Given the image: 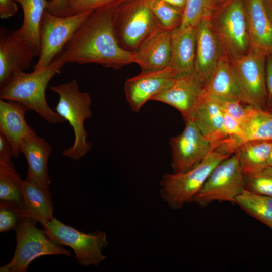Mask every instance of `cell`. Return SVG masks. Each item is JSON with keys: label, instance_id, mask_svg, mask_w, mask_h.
Here are the masks:
<instances>
[{"label": "cell", "instance_id": "cell-1", "mask_svg": "<svg viewBox=\"0 0 272 272\" xmlns=\"http://www.w3.org/2000/svg\"><path fill=\"white\" fill-rule=\"evenodd\" d=\"M117 8L94 11L75 32L59 57L66 64L96 63L114 69L136 63V52L123 49L116 36L114 21Z\"/></svg>", "mask_w": 272, "mask_h": 272}, {"label": "cell", "instance_id": "cell-2", "mask_svg": "<svg viewBox=\"0 0 272 272\" xmlns=\"http://www.w3.org/2000/svg\"><path fill=\"white\" fill-rule=\"evenodd\" d=\"M65 64L58 56L45 67L30 73L16 72L11 80L1 88L0 99L20 103L50 124L63 122L65 120L49 106L45 93L49 81Z\"/></svg>", "mask_w": 272, "mask_h": 272}, {"label": "cell", "instance_id": "cell-3", "mask_svg": "<svg viewBox=\"0 0 272 272\" xmlns=\"http://www.w3.org/2000/svg\"><path fill=\"white\" fill-rule=\"evenodd\" d=\"M232 155L227 147L221 144L194 168L182 173H164L160 183L161 198L174 210L193 202L215 167Z\"/></svg>", "mask_w": 272, "mask_h": 272}, {"label": "cell", "instance_id": "cell-4", "mask_svg": "<svg viewBox=\"0 0 272 272\" xmlns=\"http://www.w3.org/2000/svg\"><path fill=\"white\" fill-rule=\"evenodd\" d=\"M50 89L59 96L57 105L53 109L68 121L74 133L73 145L63 150V155L77 161L92 148L84 126L85 121L92 117L91 97L88 92L80 91L76 80L51 86Z\"/></svg>", "mask_w": 272, "mask_h": 272}, {"label": "cell", "instance_id": "cell-5", "mask_svg": "<svg viewBox=\"0 0 272 272\" xmlns=\"http://www.w3.org/2000/svg\"><path fill=\"white\" fill-rule=\"evenodd\" d=\"M36 223L25 216L15 228L17 244L14 256L0 267L1 272H25L32 261L43 255H71L70 250L50 238L44 229H38Z\"/></svg>", "mask_w": 272, "mask_h": 272}, {"label": "cell", "instance_id": "cell-6", "mask_svg": "<svg viewBox=\"0 0 272 272\" xmlns=\"http://www.w3.org/2000/svg\"><path fill=\"white\" fill-rule=\"evenodd\" d=\"M40 224L50 238L72 249L80 265L97 266L106 259L103 249L109 245V242L104 231L97 230L85 233L54 217Z\"/></svg>", "mask_w": 272, "mask_h": 272}, {"label": "cell", "instance_id": "cell-7", "mask_svg": "<svg viewBox=\"0 0 272 272\" xmlns=\"http://www.w3.org/2000/svg\"><path fill=\"white\" fill-rule=\"evenodd\" d=\"M94 11L58 16L45 11L40 25V51L33 70L45 67L62 51L66 43Z\"/></svg>", "mask_w": 272, "mask_h": 272}, {"label": "cell", "instance_id": "cell-8", "mask_svg": "<svg viewBox=\"0 0 272 272\" xmlns=\"http://www.w3.org/2000/svg\"><path fill=\"white\" fill-rule=\"evenodd\" d=\"M244 189V173L235 152L215 167L193 202L202 207L216 201L235 203Z\"/></svg>", "mask_w": 272, "mask_h": 272}, {"label": "cell", "instance_id": "cell-9", "mask_svg": "<svg viewBox=\"0 0 272 272\" xmlns=\"http://www.w3.org/2000/svg\"><path fill=\"white\" fill-rule=\"evenodd\" d=\"M222 47L235 58L250 49L243 0H229L219 7L211 18Z\"/></svg>", "mask_w": 272, "mask_h": 272}, {"label": "cell", "instance_id": "cell-10", "mask_svg": "<svg viewBox=\"0 0 272 272\" xmlns=\"http://www.w3.org/2000/svg\"><path fill=\"white\" fill-rule=\"evenodd\" d=\"M114 25L118 41L132 49H137L148 35L161 27L148 0H134L117 7Z\"/></svg>", "mask_w": 272, "mask_h": 272}, {"label": "cell", "instance_id": "cell-11", "mask_svg": "<svg viewBox=\"0 0 272 272\" xmlns=\"http://www.w3.org/2000/svg\"><path fill=\"white\" fill-rule=\"evenodd\" d=\"M182 132L169 140L171 167L174 173L187 171L199 164L213 151L205 137L191 119L185 121Z\"/></svg>", "mask_w": 272, "mask_h": 272}, {"label": "cell", "instance_id": "cell-12", "mask_svg": "<svg viewBox=\"0 0 272 272\" xmlns=\"http://www.w3.org/2000/svg\"><path fill=\"white\" fill-rule=\"evenodd\" d=\"M266 56L250 49L245 54L231 59L236 77L251 105L263 110L266 96Z\"/></svg>", "mask_w": 272, "mask_h": 272}, {"label": "cell", "instance_id": "cell-13", "mask_svg": "<svg viewBox=\"0 0 272 272\" xmlns=\"http://www.w3.org/2000/svg\"><path fill=\"white\" fill-rule=\"evenodd\" d=\"M223 47L211 19L196 26V52L193 77L203 89L223 54Z\"/></svg>", "mask_w": 272, "mask_h": 272}, {"label": "cell", "instance_id": "cell-14", "mask_svg": "<svg viewBox=\"0 0 272 272\" xmlns=\"http://www.w3.org/2000/svg\"><path fill=\"white\" fill-rule=\"evenodd\" d=\"M175 78L173 71L168 66L157 71H141L128 79L124 90L131 110L139 112L148 101L169 86Z\"/></svg>", "mask_w": 272, "mask_h": 272}, {"label": "cell", "instance_id": "cell-15", "mask_svg": "<svg viewBox=\"0 0 272 272\" xmlns=\"http://www.w3.org/2000/svg\"><path fill=\"white\" fill-rule=\"evenodd\" d=\"M36 56L32 48L20 39L15 30L0 29V87L6 85L17 71L31 67Z\"/></svg>", "mask_w": 272, "mask_h": 272}, {"label": "cell", "instance_id": "cell-16", "mask_svg": "<svg viewBox=\"0 0 272 272\" xmlns=\"http://www.w3.org/2000/svg\"><path fill=\"white\" fill-rule=\"evenodd\" d=\"M201 95L220 100H236L251 105L234 72L231 61L223 53ZM252 106V105H251Z\"/></svg>", "mask_w": 272, "mask_h": 272}, {"label": "cell", "instance_id": "cell-17", "mask_svg": "<svg viewBox=\"0 0 272 272\" xmlns=\"http://www.w3.org/2000/svg\"><path fill=\"white\" fill-rule=\"evenodd\" d=\"M171 30L159 27L148 35L136 51L137 63L143 72L157 71L169 66Z\"/></svg>", "mask_w": 272, "mask_h": 272}, {"label": "cell", "instance_id": "cell-18", "mask_svg": "<svg viewBox=\"0 0 272 272\" xmlns=\"http://www.w3.org/2000/svg\"><path fill=\"white\" fill-rule=\"evenodd\" d=\"M202 90L193 76L178 77L151 100L167 104L177 109L185 121L190 119L201 96Z\"/></svg>", "mask_w": 272, "mask_h": 272}, {"label": "cell", "instance_id": "cell-19", "mask_svg": "<svg viewBox=\"0 0 272 272\" xmlns=\"http://www.w3.org/2000/svg\"><path fill=\"white\" fill-rule=\"evenodd\" d=\"M250 49L272 54V20L264 0H243Z\"/></svg>", "mask_w": 272, "mask_h": 272}, {"label": "cell", "instance_id": "cell-20", "mask_svg": "<svg viewBox=\"0 0 272 272\" xmlns=\"http://www.w3.org/2000/svg\"><path fill=\"white\" fill-rule=\"evenodd\" d=\"M20 151L28 162L27 175L42 189L51 194L50 190L51 181L47 166L48 160L52 151L51 145L44 139L38 137L34 131L23 139Z\"/></svg>", "mask_w": 272, "mask_h": 272}, {"label": "cell", "instance_id": "cell-21", "mask_svg": "<svg viewBox=\"0 0 272 272\" xmlns=\"http://www.w3.org/2000/svg\"><path fill=\"white\" fill-rule=\"evenodd\" d=\"M196 27L171 30V56L169 67L176 77L193 76L196 52Z\"/></svg>", "mask_w": 272, "mask_h": 272}, {"label": "cell", "instance_id": "cell-22", "mask_svg": "<svg viewBox=\"0 0 272 272\" xmlns=\"http://www.w3.org/2000/svg\"><path fill=\"white\" fill-rule=\"evenodd\" d=\"M28 110L20 103L0 100V133L5 136L11 145L15 158L21 153L23 139L34 131L25 120V115Z\"/></svg>", "mask_w": 272, "mask_h": 272}, {"label": "cell", "instance_id": "cell-23", "mask_svg": "<svg viewBox=\"0 0 272 272\" xmlns=\"http://www.w3.org/2000/svg\"><path fill=\"white\" fill-rule=\"evenodd\" d=\"M21 189L25 217L40 223L54 218L51 194L42 189L29 175L22 180Z\"/></svg>", "mask_w": 272, "mask_h": 272}, {"label": "cell", "instance_id": "cell-24", "mask_svg": "<svg viewBox=\"0 0 272 272\" xmlns=\"http://www.w3.org/2000/svg\"><path fill=\"white\" fill-rule=\"evenodd\" d=\"M22 7L23 21L15 32L38 57L40 51V29L43 14L48 6L46 0H14Z\"/></svg>", "mask_w": 272, "mask_h": 272}, {"label": "cell", "instance_id": "cell-25", "mask_svg": "<svg viewBox=\"0 0 272 272\" xmlns=\"http://www.w3.org/2000/svg\"><path fill=\"white\" fill-rule=\"evenodd\" d=\"M224 116L217 100L201 95L190 119L212 143L222 127Z\"/></svg>", "mask_w": 272, "mask_h": 272}, {"label": "cell", "instance_id": "cell-26", "mask_svg": "<svg viewBox=\"0 0 272 272\" xmlns=\"http://www.w3.org/2000/svg\"><path fill=\"white\" fill-rule=\"evenodd\" d=\"M272 140H250L237 149L240 166L243 173L261 171L268 166Z\"/></svg>", "mask_w": 272, "mask_h": 272}, {"label": "cell", "instance_id": "cell-27", "mask_svg": "<svg viewBox=\"0 0 272 272\" xmlns=\"http://www.w3.org/2000/svg\"><path fill=\"white\" fill-rule=\"evenodd\" d=\"M241 127L246 141L272 140V113L248 105Z\"/></svg>", "mask_w": 272, "mask_h": 272}, {"label": "cell", "instance_id": "cell-28", "mask_svg": "<svg viewBox=\"0 0 272 272\" xmlns=\"http://www.w3.org/2000/svg\"><path fill=\"white\" fill-rule=\"evenodd\" d=\"M235 203L247 214L272 230V197L257 194L244 189L236 197Z\"/></svg>", "mask_w": 272, "mask_h": 272}, {"label": "cell", "instance_id": "cell-29", "mask_svg": "<svg viewBox=\"0 0 272 272\" xmlns=\"http://www.w3.org/2000/svg\"><path fill=\"white\" fill-rule=\"evenodd\" d=\"M22 181L12 161L0 163V202L13 203L23 210Z\"/></svg>", "mask_w": 272, "mask_h": 272}, {"label": "cell", "instance_id": "cell-30", "mask_svg": "<svg viewBox=\"0 0 272 272\" xmlns=\"http://www.w3.org/2000/svg\"><path fill=\"white\" fill-rule=\"evenodd\" d=\"M217 8L216 0H186L179 27H196L203 20L211 19Z\"/></svg>", "mask_w": 272, "mask_h": 272}, {"label": "cell", "instance_id": "cell-31", "mask_svg": "<svg viewBox=\"0 0 272 272\" xmlns=\"http://www.w3.org/2000/svg\"><path fill=\"white\" fill-rule=\"evenodd\" d=\"M149 6L159 23L166 29L172 30L180 26L183 10L163 0H148Z\"/></svg>", "mask_w": 272, "mask_h": 272}, {"label": "cell", "instance_id": "cell-32", "mask_svg": "<svg viewBox=\"0 0 272 272\" xmlns=\"http://www.w3.org/2000/svg\"><path fill=\"white\" fill-rule=\"evenodd\" d=\"M244 189L251 192L272 197V167L244 174Z\"/></svg>", "mask_w": 272, "mask_h": 272}, {"label": "cell", "instance_id": "cell-33", "mask_svg": "<svg viewBox=\"0 0 272 272\" xmlns=\"http://www.w3.org/2000/svg\"><path fill=\"white\" fill-rule=\"evenodd\" d=\"M134 0H69L70 14L108 8H117Z\"/></svg>", "mask_w": 272, "mask_h": 272}, {"label": "cell", "instance_id": "cell-34", "mask_svg": "<svg viewBox=\"0 0 272 272\" xmlns=\"http://www.w3.org/2000/svg\"><path fill=\"white\" fill-rule=\"evenodd\" d=\"M25 217L23 209L20 206L6 202H0V232H4L14 229Z\"/></svg>", "mask_w": 272, "mask_h": 272}, {"label": "cell", "instance_id": "cell-35", "mask_svg": "<svg viewBox=\"0 0 272 272\" xmlns=\"http://www.w3.org/2000/svg\"><path fill=\"white\" fill-rule=\"evenodd\" d=\"M215 99L218 102L224 113L236 120L241 125L246 116L248 105L236 100Z\"/></svg>", "mask_w": 272, "mask_h": 272}, {"label": "cell", "instance_id": "cell-36", "mask_svg": "<svg viewBox=\"0 0 272 272\" xmlns=\"http://www.w3.org/2000/svg\"><path fill=\"white\" fill-rule=\"evenodd\" d=\"M266 96L264 110L272 113V55L268 57L266 67Z\"/></svg>", "mask_w": 272, "mask_h": 272}, {"label": "cell", "instance_id": "cell-37", "mask_svg": "<svg viewBox=\"0 0 272 272\" xmlns=\"http://www.w3.org/2000/svg\"><path fill=\"white\" fill-rule=\"evenodd\" d=\"M69 0H50L46 11L54 15L66 16Z\"/></svg>", "mask_w": 272, "mask_h": 272}, {"label": "cell", "instance_id": "cell-38", "mask_svg": "<svg viewBox=\"0 0 272 272\" xmlns=\"http://www.w3.org/2000/svg\"><path fill=\"white\" fill-rule=\"evenodd\" d=\"M14 157L13 149L4 135L0 133V163H4L11 161Z\"/></svg>", "mask_w": 272, "mask_h": 272}, {"label": "cell", "instance_id": "cell-39", "mask_svg": "<svg viewBox=\"0 0 272 272\" xmlns=\"http://www.w3.org/2000/svg\"><path fill=\"white\" fill-rule=\"evenodd\" d=\"M14 0H0V17L8 19L14 16L18 8Z\"/></svg>", "mask_w": 272, "mask_h": 272}, {"label": "cell", "instance_id": "cell-40", "mask_svg": "<svg viewBox=\"0 0 272 272\" xmlns=\"http://www.w3.org/2000/svg\"><path fill=\"white\" fill-rule=\"evenodd\" d=\"M168 4L178 8L183 11L186 0H163Z\"/></svg>", "mask_w": 272, "mask_h": 272}, {"label": "cell", "instance_id": "cell-41", "mask_svg": "<svg viewBox=\"0 0 272 272\" xmlns=\"http://www.w3.org/2000/svg\"><path fill=\"white\" fill-rule=\"evenodd\" d=\"M268 14L272 20V0H264Z\"/></svg>", "mask_w": 272, "mask_h": 272}, {"label": "cell", "instance_id": "cell-42", "mask_svg": "<svg viewBox=\"0 0 272 272\" xmlns=\"http://www.w3.org/2000/svg\"><path fill=\"white\" fill-rule=\"evenodd\" d=\"M228 1H229V0H216L217 4V5H218V8L219 7L223 5V4H224L225 3H226Z\"/></svg>", "mask_w": 272, "mask_h": 272}, {"label": "cell", "instance_id": "cell-43", "mask_svg": "<svg viewBox=\"0 0 272 272\" xmlns=\"http://www.w3.org/2000/svg\"><path fill=\"white\" fill-rule=\"evenodd\" d=\"M268 166L272 167V148H271L269 159L268 161Z\"/></svg>", "mask_w": 272, "mask_h": 272}]
</instances>
